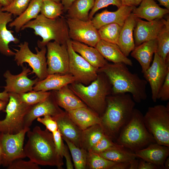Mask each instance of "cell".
I'll list each match as a JSON object with an SVG mask.
<instances>
[{"label":"cell","mask_w":169,"mask_h":169,"mask_svg":"<svg viewBox=\"0 0 169 169\" xmlns=\"http://www.w3.org/2000/svg\"><path fill=\"white\" fill-rule=\"evenodd\" d=\"M164 168L165 169H169V157H168L166 159L164 163Z\"/></svg>","instance_id":"680465c9"},{"label":"cell","mask_w":169,"mask_h":169,"mask_svg":"<svg viewBox=\"0 0 169 169\" xmlns=\"http://www.w3.org/2000/svg\"><path fill=\"white\" fill-rule=\"evenodd\" d=\"M43 1L45 0H52L53 1L57 2H60L61 1V0H42Z\"/></svg>","instance_id":"94428289"},{"label":"cell","mask_w":169,"mask_h":169,"mask_svg":"<svg viewBox=\"0 0 169 169\" xmlns=\"http://www.w3.org/2000/svg\"><path fill=\"white\" fill-rule=\"evenodd\" d=\"M64 12V7L60 2L45 0L43 2L40 13L47 18L53 19L61 16Z\"/></svg>","instance_id":"8d00e7d4"},{"label":"cell","mask_w":169,"mask_h":169,"mask_svg":"<svg viewBox=\"0 0 169 169\" xmlns=\"http://www.w3.org/2000/svg\"><path fill=\"white\" fill-rule=\"evenodd\" d=\"M46 62L49 74L69 73V56L66 44L50 41L46 45Z\"/></svg>","instance_id":"4fadbf2b"},{"label":"cell","mask_w":169,"mask_h":169,"mask_svg":"<svg viewBox=\"0 0 169 169\" xmlns=\"http://www.w3.org/2000/svg\"><path fill=\"white\" fill-rule=\"evenodd\" d=\"M52 94L44 100L33 105L26 115L24 127L29 128L33 121L39 117L46 115L54 116L62 112Z\"/></svg>","instance_id":"e0dca14e"},{"label":"cell","mask_w":169,"mask_h":169,"mask_svg":"<svg viewBox=\"0 0 169 169\" xmlns=\"http://www.w3.org/2000/svg\"><path fill=\"white\" fill-rule=\"evenodd\" d=\"M97 79L86 86L81 83L72 84L70 89L87 106L100 117L105 109L106 98L112 93V85L106 75L101 73Z\"/></svg>","instance_id":"277c9868"},{"label":"cell","mask_w":169,"mask_h":169,"mask_svg":"<svg viewBox=\"0 0 169 169\" xmlns=\"http://www.w3.org/2000/svg\"><path fill=\"white\" fill-rule=\"evenodd\" d=\"M76 81V79L70 74H49L44 79L38 81L33 86V90L44 91L57 90Z\"/></svg>","instance_id":"603a6c76"},{"label":"cell","mask_w":169,"mask_h":169,"mask_svg":"<svg viewBox=\"0 0 169 169\" xmlns=\"http://www.w3.org/2000/svg\"><path fill=\"white\" fill-rule=\"evenodd\" d=\"M157 99L166 101L169 100V72L168 73L157 96Z\"/></svg>","instance_id":"bcb514c9"},{"label":"cell","mask_w":169,"mask_h":169,"mask_svg":"<svg viewBox=\"0 0 169 169\" xmlns=\"http://www.w3.org/2000/svg\"><path fill=\"white\" fill-rule=\"evenodd\" d=\"M160 168L156 165L142 159L139 161L138 169H157Z\"/></svg>","instance_id":"7dc6e473"},{"label":"cell","mask_w":169,"mask_h":169,"mask_svg":"<svg viewBox=\"0 0 169 169\" xmlns=\"http://www.w3.org/2000/svg\"><path fill=\"white\" fill-rule=\"evenodd\" d=\"M98 72L105 74L112 85V94L130 93L135 102L140 103L147 98V81L138 74L131 73L122 63L108 64Z\"/></svg>","instance_id":"7a4b0ae2"},{"label":"cell","mask_w":169,"mask_h":169,"mask_svg":"<svg viewBox=\"0 0 169 169\" xmlns=\"http://www.w3.org/2000/svg\"><path fill=\"white\" fill-rule=\"evenodd\" d=\"M136 18L132 12L127 18L122 26L117 44L127 57L135 47L133 32Z\"/></svg>","instance_id":"7402d4cb"},{"label":"cell","mask_w":169,"mask_h":169,"mask_svg":"<svg viewBox=\"0 0 169 169\" xmlns=\"http://www.w3.org/2000/svg\"><path fill=\"white\" fill-rule=\"evenodd\" d=\"M143 115L134 108L131 117L123 128L116 139V143L135 152L156 143L144 123Z\"/></svg>","instance_id":"5b68a950"},{"label":"cell","mask_w":169,"mask_h":169,"mask_svg":"<svg viewBox=\"0 0 169 169\" xmlns=\"http://www.w3.org/2000/svg\"><path fill=\"white\" fill-rule=\"evenodd\" d=\"M122 26L116 23L104 25L98 29L100 39L117 44Z\"/></svg>","instance_id":"d590c367"},{"label":"cell","mask_w":169,"mask_h":169,"mask_svg":"<svg viewBox=\"0 0 169 169\" xmlns=\"http://www.w3.org/2000/svg\"><path fill=\"white\" fill-rule=\"evenodd\" d=\"M28 43L25 41L18 46L19 50H16L14 60L18 66H22L26 63L32 68V72L29 74L34 73L39 80L46 78L48 75L46 54L47 49L45 47L41 48L39 50L35 47L36 54L30 50Z\"/></svg>","instance_id":"9c48e42d"},{"label":"cell","mask_w":169,"mask_h":169,"mask_svg":"<svg viewBox=\"0 0 169 169\" xmlns=\"http://www.w3.org/2000/svg\"><path fill=\"white\" fill-rule=\"evenodd\" d=\"M159 3L160 5L165 7L169 10V0H156Z\"/></svg>","instance_id":"11a10c76"},{"label":"cell","mask_w":169,"mask_h":169,"mask_svg":"<svg viewBox=\"0 0 169 169\" xmlns=\"http://www.w3.org/2000/svg\"><path fill=\"white\" fill-rule=\"evenodd\" d=\"M31 0H14L9 5L2 7L1 10L14 16H19L27 8Z\"/></svg>","instance_id":"ab89813d"},{"label":"cell","mask_w":169,"mask_h":169,"mask_svg":"<svg viewBox=\"0 0 169 169\" xmlns=\"http://www.w3.org/2000/svg\"><path fill=\"white\" fill-rule=\"evenodd\" d=\"M169 72V59L164 61L157 54H154L152 64L143 74L145 79L150 84L151 91V98L156 101L159 91Z\"/></svg>","instance_id":"5bb4252c"},{"label":"cell","mask_w":169,"mask_h":169,"mask_svg":"<svg viewBox=\"0 0 169 169\" xmlns=\"http://www.w3.org/2000/svg\"><path fill=\"white\" fill-rule=\"evenodd\" d=\"M134 7L122 5L114 12L106 9L96 14L90 20L97 29L104 25L111 23H116L122 26Z\"/></svg>","instance_id":"ac0fdd59"},{"label":"cell","mask_w":169,"mask_h":169,"mask_svg":"<svg viewBox=\"0 0 169 169\" xmlns=\"http://www.w3.org/2000/svg\"><path fill=\"white\" fill-rule=\"evenodd\" d=\"M122 5L132 7H136L139 5L142 0H121Z\"/></svg>","instance_id":"c3c4849f"},{"label":"cell","mask_w":169,"mask_h":169,"mask_svg":"<svg viewBox=\"0 0 169 169\" xmlns=\"http://www.w3.org/2000/svg\"><path fill=\"white\" fill-rule=\"evenodd\" d=\"M70 39L95 47L100 39L97 29L91 20L83 21L66 18Z\"/></svg>","instance_id":"7c38bea8"},{"label":"cell","mask_w":169,"mask_h":169,"mask_svg":"<svg viewBox=\"0 0 169 169\" xmlns=\"http://www.w3.org/2000/svg\"><path fill=\"white\" fill-rule=\"evenodd\" d=\"M143 119L145 126L156 143L169 147V104L149 107Z\"/></svg>","instance_id":"52a82bcc"},{"label":"cell","mask_w":169,"mask_h":169,"mask_svg":"<svg viewBox=\"0 0 169 169\" xmlns=\"http://www.w3.org/2000/svg\"><path fill=\"white\" fill-rule=\"evenodd\" d=\"M5 119L0 120V133H17L24 128L25 117L33 105L22 102L18 94L9 93Z\"/></svg>","instance_id":"ba28073f"},{"label":"cell","mask_w":169,"mask_h":169,"mask_svg":"<svg viewBox=\"0 0 169 169\" xmlns=\"http://www.w3.org/2000/svg\"><path fill=\"white\" fill-rule=\"evenodd\" d=\"M14 0H0V4L3 7H6L12 3Z\"/></svg>","instance_id":"9f6ffc18"},{"label":"cell","mask_w":169,"mask_h":169,"mask_svg":"<svg viewBox=\"0 0 169 169\" xmlns=\"http://www.w3.org/2000/svg\"><path fill=\"white\" fill-rule=\"evenodd\" d=\"M9 99L8 93L4 90L0 92V100L8 102Z\"/></svg>","instance_id":"db71d44e"},{"label":"cell","mask_w":169,"mask_h":169,"mask_svg":"<svg viewBox=\"0 0 169 169\" xmlns=\"http://www.w3.org/2000/svg\"><path fill=\"white\" fill-rule=\"evenodd\" d=\"M110 5L115 6L118 8L122 5L121 0H94V6L89 13V19L91 20L99 10Z\"/></svg>","instance_id":"b9f144b4"},{"label":"cell","mask_w":169,"mask_h":169,"mask_svg":"<svg viewBox=\"0 0 169 169\" xmlns=\"http://www.w3.org/2000/svg\"><path fill=\"white\" fill-rule=\"evenodd\" d=\"M8 102L0 100V111L4 110Z\"/></svg>","instance_id":"6f0895ef"},{"label":"cell","mask_w":169,"mask_h":169,"mask_svg":"<svg viewBox=\"0 0 169 169\" xmlns=\"http://www.w3.org/2000/svg\"><path fill=\"white\" fill-rule=\"evenodd\" d=\"M104 135L100 124L94 125L83 130L81 138V148L89 151Z\"/></svg>","instance_id":"1f68e13d"},{"label":"cell","mask_w":169,"mask_h":169,"mask_svg":"<svg viewBox=\"0 0 169 169\" xmlns=\"http://www.w3.org/2000/svg\"><path fill=\"white\" fill-rule=\"evenodd\" d=\"M66 160V166L68 169H73V165L72 163L70 155L68 150L66 152L64 156Z\"/></svg>","instance_id":"f907efd6"},{"label":"cell","mask_w":169,"mask_h":169,"mask_svg":"<svg viewBox=\"0 0 169 169\" xmlns=\"http://www.w3.org/2000/svg\"><path fill=\"white\" fill-rule=\"evenodd\" d=\"M52 134L56 150L59 155L63 157L68 148L64 145L61 134L58 130L52 133Z\"/></svg>","instance_id":"ee69618b"},{"label":"cell","mask_w":169,"mask_h":169,"mask_svg":"<svg viewBox=\"0 0 169 169\" xmlns=\"http://www.w3.org/2000/svg\"><path fill=\"white\" fill-rule=\"evenodd\" d=\"M156 39L145 42L136 46L131 51V56L139 63L141 67V72L144 73L150 66L153 56L156 52Z\"/></svg>","instance_id":"d4e9b609"},{"label":"cell","mask_w":169,"mask_h":169,"mask_svg":"<svg viewBox=\"0 0 169 169\" xmlns=\"http://www.w3.org/2000/svg\"><path fill=\"white\" fill-rule=\"evenodd\" d=\"M29 128L25 127L14 134L0 133V147L2 155V165L8 167L14 160L26 157L23 144L26 133Z\"/></svg>","instance_id":"30bf717a"},{"label":"cell","mask_w":169,"mask_h":169,"mask_svg":"<svg viewBox=\"0 0 169 169\" xmlns=\"http://www.w3.org/2000/svg\"><path fill=\"white\" fill-rule=\"evenodd\" d=\"M8 169H40L38 164L29 160L25 161L18 159L13 161L8 167Z\"/></svg>","instance_id":"7bdbcfd3"},{"label":"cell","mask_w":169,"mask_h":169,"mask_svg":"<svg viewBox=\"0 0 169 169\" xmlns=\"http://www.w3.org/2000/svg\"><path fill=\"white\" fill-rule=\"evenodd\" d=\"M71 42L73 50L93 66L99 69L107 63L95 47L75 41Z\"/></svg>","instance_id":"f1b7e54d"},{"label":"cell","mask_w":169,"mask_h":169,"mask_svg":"<svg viewBox=\"0 0 169 169\" xmlns=\"http://www.w3.org/2000/svg\"><path fill=\"white\" fill-rule=\"evenodd\" d=\"M27 133L28 140L24 147L26 157L39 165L61 168L64 165L63 157L56 150L52 133L38 126Z\"/></svg>","instance_id":"3957f363"},{"label":"cell","mask_w":169,"mask_h":169,"mask_svg":"<svg viewBox=\"0 0 169 169\" xmlns=\"http://www.w3.org/2000/svg\"><path fill=\"white\" fill-rule=\"evenodd\" d=\"M66 142L71 154L74 166L76 169H85L86 168L87 151L79 148L67 138L62 137Z\"/></svg>","instance_id":"e575fe53"},{"label":"cell","mask_w":169,"mask_h":169,"mask_svg":"<svg viewBox=\"0 0 169 169\" xmlns=\"http://www.w3.org/2000/svg\"><path fill=\"white\" fill-rule=\"evenodd\" d=\"M122 146L114 142L111 139L105 135L89 151L98 154L110 149Z\"/></svg>","instance_id":"60d3db41"},{"label":"cell","mask_w":169,"mask_h":169,"mask_svg":"<svg viewBox=\"0 0 169 169\" xmlns=\"http://www.w3.org/2000/svg\"><path fill=\"white\" fill-rule=\"evenodd\" d=\"M66 45L69 59V72L77 81L88 85L97 78L98 69L91 65L73 50L71 39L67 41Z\"/></svg>","instance_id":"8fae6325"},{"label":"cell","mask_w":169,"mask_h":169,"mask_svg":"<svg viewBox=\"0 0 169 169\" xmlns=\"http://www.w3.org/2000/svg\"><path fill=\"white\" fill-rule=\"evenodd\" d=\"M55 91L53 96L56 103L67 112L79 108L87 107L67 85Z\"/></svg>","instance_id":"83f0119b"},{"label":"cell","mask_w":169,"mask_h":169,"mask_svg":"<svg viewBox=\"0 0 169 169\" xmlns=\"http://www.w3.org/2000/svg\"><path fill=\"white\" fill-rule=\"evenodd\" d=\"M129 164V161L116 163L110 169H128Z\"/></svg>","instance_id":"681fc988"},{"label":"cell","mask_w":169,"mask_h":169,"mask_svg":"<svg viewBox=\"0 0 169 169\" xmlns=\"http://www.w3.org/2000/svg\"><path fill=\"white\" fill-rule=\"evenodd\" d=\"M51 94L50 92L32 90L28 92L18 94L20 100L29 105H33L46 99Z\"/></svg>","instance_id":"f35d334b"},{"label":"cell","mask_w":169,"mask_h":169,"mask_svg":"<svg viewBox=\"0 0 169 169\" xmlns=\"http://www.w3.org/2000/svg\"><path fill=\"white\" fill-rule=\"evenodd\" d=\"M139 5L134 8L132 13L137 18L147 21L163 18L169 13V10L160 7L155 0H142Z\"/></svg>","instance_id":"cb8c5ba5"},{"label":"cell","mask_w":169,"mask_h":169,"mask_svg":"<svg viewBox=\"0 0 169 169\" xmlns=\"http://www.w3.org/2000/svg\"><path fill=\"white\" fill-rule=\"evenodd\" d=\"M105 111L100 118L105 135L112 140L116 139L130 120L135 105L131 94L120 93L107 96Z\"/></svg>","instance_id":"6da1fadb"},{"label":"cell","mask_w":169,"mask_h":169,"mask_svg":"<svg viewBox=\"0 0 169 169\" xmlns=\"http://www.w3.org/2000/svg\"><path fill=\"white\" fill-rule=\"evenodd\" d=\"M52 117L56 121L58 130L62 137L67 138L77 147L81 148L82 131L70 119L67 113L63 111Z\"/></svg>","instance_id":"d6986e66"},{"label":"cell","mask_w":169,"mask_h":169,"mask_svg":"<svg viewBox=\"0 0 169 169\" xmlns=\"http://www.w3.org/2000/svg\"><path fill=\"white\" fill-rule=\"evenodd\" d=\"M67 112L70 119L82 131L94 125L100 124V116L87 107L79 108Z\"/></svg>","instance_id":"484cf974"},{"label":"cell","mask_w":169,"mask_h":169,"mask_svg":"<svg viewBox=\"0 0 169 169\" xmlns=\"http://www.w3.org/2000/svg\"><path fill=\"white\" fill-rule=\"evenodd\" d=\"M28 28L33 29L36 35L42 38L41 41L37 42L40 49L45 47L52 40L61 44H66L70 39L66 18L63 16L51 19L39 14L36 18L23 26L21 30Z\"/></svg>","instance_id":"8992f818"},{"label":"cell","mask_w":169,"mask_h":169,"mask_svg":"<svg viewBox=\"0 0 169 169\" xmlns=\"http://www.w3.org/2000/svg\"><path fill=\"white\" fill-rule=\"evenodd\" d=\"M3 6L2 5L0 4V10L1 9V8H2Z\"/></svg>","instance_id":"6125c7cd"},{"label":"cell","mask_w":169,"mask_h":169,"mask_svg":"<svg viewBox=\"0 0 169 169\" xmlns=\"http://www.w3.org/2000/svg\"><path fill=\"white\" fill-rule=\"evenodd\" d=\"M76 0H61V3L64 7V11L66 12L72 4Z\"/></svg>","instance_id":"816d5d0a"},{"label":"cell","mask_w":169,"mask_h":169,"mask_svg":"<svg viewBox=\"0 0 169 169\" xmlns=\"http://www.w3.org/2000/svg\"><path fill=\"white\" fill-rule=\"evenodd\" d=\"M13 20L12 14L0 10V52L7 56H14L15 54V52L9 48V44L13 42L17 44L20 41L13 35V31L7 28V25Z\"/></svg>","instance_id":"ffe728a7"},{"label":"cell","mask_w":169,"mask_h":169,"mask_svg":"<svg viewBox=\"0 0 169 169\" xmlns=\"http://www.w3.org/2000/svg\"><path fill=\"white\" fill-rule=\"evenodd\" d=\"M134 153L137 158L164 169V163L169 155V147L154 143Z\"/></svg>","instance_id":"44dd1931"},{"label":"cell","mask_w":169,"mask_h":169,"mask_svg":"<svg viewBox=\"0 0 169 169\" xmlns=\"http://www.w3.org/2000/svg\"><path fill=\"white\" fill-rule=\"evenodd\" d=\"M43 116V118L38 117L37 120L44 125L46 129L52 133L58 130L57 123L51 116L46 115Z\"/></svg>","instance_id":"f6af8a7d"},{"label":"cell","mask_w":169,"mask_h":169,"mask_svg":"<svg viewBox=\"0 0 169 169\" xmlns=\"http://www.w3.org/2000/svg\"><path fill=\"white\" fill-rule=\"evenodd\" d=\"M98 154L108 160L116 163L129 161L137 158L134 152L122 146L110 149Z\"/></svg>","instance_id":"d6a6232c"},{"label":"cell","mask_w":169,"mask_h":169,"mask_svg":"<svg viewBox=\"0 0 169 169\" xmlns=\"http://www.w3.org/2000/svg\"><path fill=\"white\" fill-rule=\"evenodd\" d=\"M94 0H76L67 11V18L83 21L90 20V11L93 8Z\"/></svg>","instance_id":"4dcf8cb0"},{"label":"cell","mask_w":169,"mask_h":169,"mask_svg":"<svg viewBox=\"0 0 169 169\" xmlns=\"http://www.w3.org/2000/svg\"><path fill=\"white\" fill-rule=\"evenodd\" d=\"M95 47L104 58L114 63H122L133 65L131 60L123 54L116 44L100 39Z\"/></svg>","instance_id":"4316f807"},{"label":"cell","mask_w":169,"mask_h":169,"mask_svg":"<svg viewBox=\"0 0 169 169\" xmlns=\"http://www.w3.org/2000/svg\"><path fill=\"white\" fill-rule=\"evenodd\" d=\"M116 163L104 158L98 154L87 151L86 168L90 169H110Z\"/></svg>","instance_id":"74e56055"},{"label":"cell","mask_w":169,"mask_h":169,"mask_svg":"<svg viewBox=\"0 0 169 169\" xmlns=\"http://www.w3.org/2000/svg\"><path fill=\"white\" fill-rule=\"evenodd\" d=\"M43 2L42 0H31L25 10L9 23L8 26L14 27L15 31L18 33L23 26L37 18L40 12Z\"/></svg>","instance_id":"f546056e"},{"label":"cell","mask_w":169,"mask_h":169,"mask_svg":"<svg viewBox=\"0 0 169 169\" xmlns=\"http://www.w3.org/2000/svg\"><path fill=\"white\" fill-rule=\"evenodd\" d=\"M2 155L1 148L0 147V166L2 165Z\"/></svg>","instance_id":"91938a15"},{"label":"cell","mask_w":169,"mask_h":169,"mask_svg":"<svg viewBox=\"0 0 169 169\" xmlns=\"http://www.w3.org/2000/svg\"><path fill=\"white\" fill-rule=\"evenodd\" d=\"M166 22L163 18L146 21L137 18L134 30L135 47L147 41L156 39Z\"/></svg>","instance_id":"2e32d148"},{"label":"cell","mask_w":169,"mask_h":169,"mask_svg":"<svg viewBox=\"0 0 169 169\" xmlns=\"http://www.w3.org/2000/svg\"><path fill=\"white\" fill-rule=\"evenodd\" d=\"M137 158L129 161V166L128 169H138L139 160Z\"/></svg>","instance_id":"f5cc1de1"},{"label":"cell","mask_w":169,"mask_h":169,"mask_svg":"<svg viewBox=\"0 0 169 169\" xmlns=\"http://www.w3.org/2000/svg\"><path fill=\"white\" fill-rule=\"evenodd\" d=\"M22 70L19 74L13 75L10 71L7 70L3 74L5 79L6 85L3 87L4 90L6 92L20 94L33 90V87L39 79L37 78L32 80L28 77L29 73L31 72L29 68L27 65L22 66Z\"/></svg>","instance_id":"9a60e30c"},{"label":"cell","mask_w":169,"mask_h":169,"mask_svg":"<svg viewBox=\"0 0 169 169\" xmlns=\"http://www.w3.org/2000/svg\"><path fill=\"white\" fill-rule=\"evenodd\" d=\"M157 49L156 53L163 60L166 61L169 59V19L166 22L156 38Z\"/></svg>","instance_id":"836d02e7"}]
</instances>
